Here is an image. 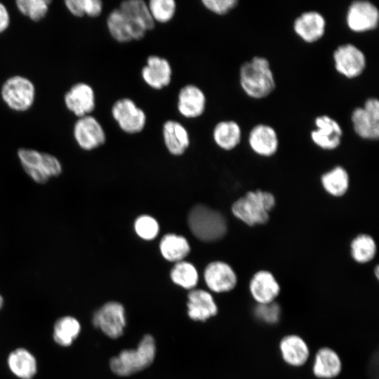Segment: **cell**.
<instances>
[{
    "instance_id": "obj_1",
    "label": "cell",
    "mask_w": 379,
    "mask_h": 379,
    "mask_svg": "<svg viewBox=\"0 0 379 379\" xmlns=\"http://www.w3.org/2000/svg\"><path fill=\"white\" fill-rule=\"evenodd\" d=\"M239 83L244 92L250 98L262 99L270 95L276 83L268 60L254 56L239 68Z\"/></svg>"
},
{
    "instance_id": "obj_2",
    "label": "cell",
    "mask_w": 379,
    "mask_h": 379,
    "mask_svg": "<svg viewBox=\"0 0 379 379\" xmlns=\"http://www.w3.org/2000/svg\"><path fill=\"white\" fill-rule=\"evenodd\" d=\"M274 195L267 191H249L232 206L233 215L248 226L265 224L275 206Z\"/></svg>"
},
{
    "instance_id": "obj_3",
    "label": "cell",
    "mask_w": 379,
    "mask_h": 379,
    "mask_svg": "<svg viewBox=\"0 0 379 379\" xmlns=\"http://www.w3.org/2000/svg\"><path fill=\"white\" fill-rule=\"evenodd\" d=\"M156 345L154 338L145 335L136 349L124 350L109 361L112 371L119 376H128L149 366L154 360Z\"/></svg>"
},
{
    "instance_id": "obj_4",
    "label": "cell",
    "mask_w": 379,
    "mask_h": 379,
    "mask_svg": "<svg viewBox=\"0 0 379 379\" xmlns=\"http://www.w3.org/2000/svg\"><path fill=\"white\" fill-rule=\"evenodd\" d=\"M17 156L23 171L37 184H46L62 173L60 161L50 153L21 147L18 149Z\"/></svg>"
},
{
    "instance_id": "obj_5",
    "label": "cell",
    "mask_w": 379,
    "mask_h": 379,
    "mask_svg": "<svg viewBox=\"0 0 379 379\" xmlns=\"http://www.w3.org/2000/svg\"><path fill=\"white\" fill-rule=\"evenodd\" d=\"M187 222L192 233L202 241L220 240L227 232V222L222 214L204 204H197L191 208Z\"/></svg>"
},
{
    "instance_id": "obj_6",
    "label": "cell",
    "mask_w": 379,
    "mask_h": 379,
    "mask_svg": "<svg viewBox=\"0 0 379 379\" xmlns=\"http://www.w3.org/2000/svg\"><path fill=\"white\" fill-rule=\"evenodd\" d=\"M1 97L11 109L22 112L29 109L35 100L36 88L28 78L14 75L2 84Z\"/></svg>"
},
{
    "instance_id": "obj_7",
    "label": "cell",
    "mask_w": 379,
    "mask_h": 379,
    "mask_svg": "<svg viewBox=\"0 0 379 379\" xmlns=\"http://www.w3.org/2000/svg\"><path fill=\"white\" fill-rule=\"evenodd\" d=\"M111 114L119 128L127 134L142 132L147 124L145 111L129 98H121L113 103Z\"/></svg>"
},
{
    "instance_id": "obj_8",
    "label": "cell",
    "mask_w": 379,
    "mask_h": 379,
    "mask_svg": "<svg viewBox=\"0 0 379 379\" xmlns=\"http://www.w3.org/2000/svg\"><path fill=\"white\" fill-rule=\"evenodd\" d=\"M351 121L356 134L361 138L376 140L379 137V101L368 98L363 107H356L352 112Z\"/></svg>"
},
{
    "instance_id": "obj_9",
    "label": "cell",
    "mask_w": 379,
    "mask_h": 379,
    "mask_svg": "<svg viewBox=\"0 0 379 379\" xmlns=\"http://www.w3.org/2000/svg\"><path fill=\"white\" fill-rule=\"evenodd\" d=\"M131 25L133 41L142 39L153 29L155 22L150 15L147 3L143 0H126L118 7Z\"/></svg>"
},
{
    "instance_id": "obj_10",
    "label": "cell",
    "mask_w": 379,
    "mask_h": 379,
    "mask_svg": "<svg viewBox=\"0 0 379 379\" xmlns=\"http://www.w3.org/2000/svg\"><path fill=\"white\" fill-rule=\"evenodd\" d=\"M333 58L336 71L347 79L359 77L366 66L364 52L352 44L338 46L333 51Z\"/></svg>"
},
{
    "instance_id": "obj_11",
    "label": "cell",
    "mask_w": 379,
    "mask_h": 379,
    "mask_svg": "<svg viewBox=\"0 0 379 379\" xmlns=\"http://www.w3.org/2000/svg\"><path fill=\"white\" fill-rule=\"evenodd\" d=\"M93 324L111 338L120 337L126 324L124 306L114 301L105 303L94 313Z\"/></svg>"
},
{
    "instance_id": "obj_12",
    "label": "cell",
    "mask_w": 379,
    "mask_h": 379,
    "mask_svg": "<svg viewBox=\"0 0 379 379\" xmlns=\"http://www.w3.org/2000/svg\"><path fill=\"white\" fill-rule=\"evenodd\" d=\"M73 137L78 146L85 151L97 149L106 141L102 126L91 114L77 119L73 126Z\"/></svg>"
},
{
    "instance_id": "obj_13",
    "label": "cell",
    "mask_w": 379,
    "mask_h": 379,
    "mask_svg": "<svg viewBox=\"0 0 379 379\" xmlns=\"http://www.w3.org/2000/svg\"><path fill=\"white\" fill-rule=\"evenodd\" d=\"M378 9L368 1H354L347 8L346 24L354 32L363 33L373 30L378 27Z\"/></svg>"
},
{
    "instance_id": "obj_14",
    "label": "cell",
    "mask_w": 379,
    "mask_h": 379,
    "mask_svg": "<svg viewBox=\"0 0 379 379\" xmlns=\"http://www.w3.org/2000/svg\"><path fill=\"white\" fill-rule=\"evenodd\" d=\"M64 102L66 108L78 118L90 115L95 108L94 90L87 83H76L65 93Z\"/></svg>"
},
{
    "instance_id": "obj_15",
    "label": "cell",
    "mask_w": 379,
    "mask_h": 379,
    "mask_svg": "<svg viewBox=\"0 0 379 379\" xmlns=\"http://www.w3.org/2000/svg\"><path fill=\"white\" fill-rule=\"evenodd\" d=\"M140 75L149 87L159 91L170 85L173 69L166 58L157 55H150L141 69Z\"/></svg>"
},
{
    "instance_id": "obj_16",
    "label": "cell",
    "mask_w": 379,
    "mask_h": 379,
    "mask_svg": "<svg viewBox=\"0 0 379 379\" xmlns=\"http://www.w3.org/2000/svg\"><path fill=\"white\" fill-rule=\"evenodd\" d=\"M314 126L310 137L317 146L325 150H333L340 145L343 130L334 119L328 115L318 116L314 119Z\"/></svg>"
},
{
    "instance_id": "obj_17",
    "label": "cell",
    "mask_w": 379,
    "mask_h": 379,
    "mask_svg": "<svg viewBox=\"0 0 379 379\" xmlns=\"http://www.w3.org/2000/svg\"><path fill=\"white\" fill-rule=\"evenodd\" d=\"M206 102L204 92L199 86L188 84L178 91L177 109L186 119H197L205 112Z\"/></svg>"
},
{
    "instance_id": "obj_18",
    "label": "cell",
    "mask_w": 379,
    "mask_h": 379,
    "mask_svg": "<svg viewBox=\"0 0 379 379\" xmlns=\"http://www.w3.org/2000/svg\"><path fill=\"white\" fill-rule=\"evenodd\" d=\"M204 278L208 288L215 293L230 291L237 283L233 268L222 261L210 262L204 270Z\"/></svg>"
},
{
    "instance_id": "obj_19",
    "label": "cell",
    "mask_w": 379,
    "mask_h": 379,
    "mask_svg": "<svg viewBox=\"0 0 379 379\" xmlns=\"http://www.w3.org/2000/svg\"><path fill=\"white\" fill-rule=\"evenodd\" d=\"M280 285L273 274L267 270H259L251 277L249 291L257 304L275 302L280 293Z\"/></svg>"
},
{
    "instance_id": "obj_20",
    "label": "cell",
    "mask_w": 379,
    "mask_h": 379,
    "mask_svg": "<svg viewBox=\"0 0 379 379\" xmlns=\"http://www.w3.org/2000/svg\"><path fill=\"white\" fill-rule=\"evenodd\" d=\"M295 33L306 43H314L324 34L326 20L319 12L310 11L302 13L293 22Z\"/></svg>"
},
{
    "instance_id": "obj_21",
    "label": "cell",
    "mask_w": 379,
    "mask_h": 379,
    "mask_svg": "<svg viewBox=\"0 0 379 379\" xmlns=\"http://www.w3.org/2000/svg\"><path fill=\"white\" fill-rule=\"evenodd\" d=\"M251 149L258 155L271 157L279 147V139L276 131L270 126L259 124L253 126L248 135Z\"/></svg>"
},
{
    "instance_id": "obj_22",
    "label": "cell",
    "mask_w": 379,
    "mask_h": 379,
    "mask_svg": "<svg viewBox=\"0 0 379 379\" xmlns=\"http://www.w3.org/2000/svg\"><path fill=\"white\" fill-rule=\"evenodd\" d=\"M279 349L284 361L293 367L305 364L310 354L306 341L296 334L284 336L279 342Z\"/></svg>"
},
{
    "instance_id": "obj_23",
    "label": "cell",
    "mask_w": 379,
    "mask_h": 379,
    "mask_svg": "<svg viewBox=\"0 0 379 379\" xmlns=\"http://www.w3.org/2000/svg\"><path fill=\"white\" fill-rule=\"evenodd\" d=\"M162 136L167 150L174 156L183 154L190 144L188 131L176 120L168 119L163 124Z\"/></svg>"
},
{
    "instance_id": "obj_24",
    "label": "cell",
    "mask_w": 379,
    "mask_h": 379,
    "mask_svg": "<svg viewBox=\"0 0 379 379\" xmlns=\"http://www.w3.org/2000/svg\"><path fill=\"white\" fill-rule=\"evenodd\" d=\"M187 298V314L192 320L205 321L217 314V305L209 292L202 289L192 290Z\"/></svg>"
},
{
    "instance_id": "obj_25",
    "label": "cell",
    "mask_w": 379,
    "mask_h": 379,
    "mask_svg": "<svg viewBox=\"0 0 379 379\" xmlns=\"http://www.w3.org/2000/svg\"><path fill=\"white\" fill-rule=\"evenodd\" d=\"M343 364L339 354L332 348L323 347L316 352L312 373L319 379H333L340 375Z\"/></svg>"
},
{
    "instance_id": "obj_26",
    "label": "cell",
    "mask_w": 379,
    "mask_h": 379,
    "mask_svg": "<svg viewBox=\"0 0 379 379\" xmlns=\"http://www.w3.org/2000/svg\"><path fill=\"white\" fill-rule=\"evenodd\" d=\"M215 143L224 150H232L240 142L241 129L239 124L233 120H223L218 122L213 129Z\"/></svg>"
},
{
    "instance_id": "obj_27",
    "label": "cell",
    "mask_w": 379,
    "mask_h": 379,
    "mask_svg": "<svg viewBox=\"0 0 379 379\" xmlns=\"http://www.w3.org/2000/svg\"><path fill=\"white\" fill-rule=\"evenodd\" d=\"M161 255L168 261L180 262L189 254L190 246L185 237L176 234H165L159 243Z\"/></svg>"
},
{
    "instance_id": "obj_28",
    "label": "cell",
    "mask_w": 379,
    "mask_h": 379,
    "mask_svg": "<svg viewBox=\"0 0 379 379\" xmlns=\"http://www.w3.org/2000/svg\"><path fill=\"white\" fill-rule=\"evenodd\" d=\"M11 371L22 379H31L36 372V361L34 356L23 348L12 352L8 358Z\"/></svg>"
},
{
    "instance_id": "obj_29",
    "label": "cell",
    "mask_w": 379,
    "mask_h": 379,
    "mask_svg": "<svg viewBox=\"0 0 379 379\" xmlns=\"http://www.w3.org/2000/svg\"><path fill=\"white\" fill-rule=\"evenodd\" d=\"M106 25L109 34L117 42L126 44L133 41L131 27L119 8L109 13Z\"/></svg>"
},
{
    "instance_id": "obj_30",
    "label": "cell",
    "mask_w": 379,
    "mask_h": 379,
    "mask_svg": "<svg viewBox=\"0 0 379 379\" xmlns=\"http://www.w3.org/2000/svg\"><path fill=\"white\" fill-rule=\"evenodd\" d=\"M321 182L325 191L333 197L344 195L350 183L347 171L340 166L324 173L321 177Z\"/></svg>"
},
{
    "instance_id": "obj_31",
    "label": "cell",
    "mask_w": 379,
    "mask_h": 379,
    "mask_svg": "<svg viewBox=\"0 0 379 379\" xmlns=\"http://www.w3.org/2000/svg\"><path fill=\"white\" fill-rule=\"evenodd\" d=\"M81 331L79 322L74 317H64L57 320L54 325V340L61 346H69Z\"/></svg>"
},
{
    "instance_id": "obj_32",
    "label": "cell",
    "mask_w": 379,
    "mask_h": 379,
    "mask_svg": "<svg viewBox=\"0 0 379 379\" xmlns=\"http://www.w3.org/2000/svg\"><path fill=\"white\" fill-rule=\"evenodd\" d=\"M350 250L351 255L357 262L366 263L375 257L376 244L371 236L361 234L352 241Z\"/></svg>"
},
{
    "instance_id": "obj_33",
    "label": "cell",
    "mask_w": 379,
    "mask_h": 379,
    "mask_svg": "<svg viewBox=\"0 0 379 379\" xmlns=\"http://www.w3.org/2000/svg\"><path fill=\"white\" fill-rule=\"evenodd\" d=\"M172 281L185 289L194 288L199 280V274L194 265L187 261L175 262L171 270Z\"/></svg>"
},
{
    "instance_id": "obj_34",
    "label": "cell",
    "mask_w": 379,
    "mask_h": 379,
    "mask_svg": "<svg viewBox=\"0 0 379 379\" xmlns=\"http://www.w3.org/2000/svg\"><path fill=\"white\" fill-rule=\"evenodd\" d=\"M65 5L74 16L82 18L99 17L103 10V3L100 0H66Z\"/></svg>"
},
{
    "instance_id": "obj_35",
    "label": "cell",
    "mask_w": 379,
    "mask_h": 379,
    "mask_svg": "<svg viewBox=\"0 0 379 379\" xmlns=\"http://www.w3.org/2000/svg\"><path fill=\"white\" fill-rule=\"evenodd\" d=\"M51 3L49 0H17L15 5L21 14L39 22L46 16Z\"/></svg>"
},
{
    "instance_id": "obj_36",
    "label": "cell",
    "mask_w": 379,
    "mask_h": 379,
    "mask_svg": "<svg viewBox=\"0 0 379 379\" xmlns=\"http://www.w3.org/2000/svg\"><path fill=\"white\" fill-rule=\"evenodd\" d=\"M147 6L155 23L169 22L174 18L177 11V4L174 0H150Z\"/></svg>"
},
{
    "instance_id": "obj_37",
    "label": "cell",
    "mask_w": 379,
    "mask_h": 379,
    "mask_svg": "<svg viewBox=\"0 0 379 379\" xmlns=\"http://www.w3.org/2000/svg\"><path fill=\"white\" fill-rule=\"evenodd\" d=\"M134 230L139 237L149 241L157 237L159 225L154 218L149 215H142L135 219Z\"/></svg>"
},
{
    "instance_id": "obj_38",
    "label": "cell",
    "mask_w": 379,
    "mask_h": 379,
    "mask_svg": "<svg viewBox=\"0 0 379 379\" xmlns=\"http://www.w3.org/2000/svg\"><path fill=\"white\" fill-rule=\"evenodd\" d=\"M255 317L267 324H275L280 319L281 307L276 302L267 304H257L254 308Z\"/></svg>"
},
{
    "instance_id": "obj_39",
    "label": "cell",
    "mask_w": 379,
    "mask_h": 379,
    "mask_svg": "<svg viewBox=\"0 0 379 379\" xmlns=\"http://www.w3.org/2000/svg\"><path fill=\"white\" fill-rule=\"evenodd\" d=\"M201 4L210 12L225 15L237 6V0H202Z\"/></svg>"
},
{
    "instance_id": "obj_40",
    "label": "cell",
    "mask_w": 379,
    "mask_h": 379,
    "mask_svg": "<svg viewBox=\"0 0 379 379\" xmlns=\"http://www.w3.org/2000/svg\"><path fill=\"white\" fill-rule=\"evenodd\" d=\"M10 22L9 12L6 6L0 2V34L8 28Z\"/></svg>"
},
{
    "instance_id": "obj_41",
    "label": "cell",
    "mask_w": 379,
    "mask_h": 379,
    "mask_svg": "<svg viewBox=\"0 0 379 379\" xmlns=\"http://www.w3.org/2000/svg\"><path fill=\"white\" fill-rule=\"evenodd\" d=\"M4 303L3 297L0 295V309L2 307Z\"/></svg>"
},
{
    "instance_id": "obj_42",
    "label": "cell",
    "mask_w": 379,
    "mask_h": 379,
    "mask_svg": "<svg viewBox=\"0 0 379 379\" xmlns=\"http://www.w3.org/2000/svg\"><path fill=\"white\" fill-rule=\"evenodd\" d=\"M375 276H376L377 277H378V274H378V271H379L378 267L377 266L376 268H375Z\"/></svg>"
}]
</instances>
